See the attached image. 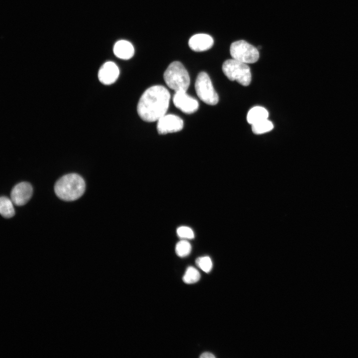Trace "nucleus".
Wrapping results in <instances>:
<instances>
[{
    "label": "nucleus",
    "instance_id": "1",
    "mask_svg": "<svg viewBox=\"0 0 358 358\" xmlns=\"http://www.w3.org/2000/svg\"><path fill=\"white\" fill-rule=\"evenodd\" d=\"M170 93L164 86L156 85L147 89L139 100L137 110L140 117L148 122L157 121L166 114Z\"/></svg>",
    "mask_w": 358,
    "mask_h": 358
},
{
    "label": "nucleus",
    "instance_id": "2",
    "mask_svg": "<svg viewBox=\"0 0 358 358\" xmlns=\"http://www.w3.org/2000/svg\"><path fill=\"white\" fill-rule=\"evenodd\" d=\"M86 184L78 174H69L62 177L56 182L54 191L57 196L65 201H74L84 193Z\"/></svg>",
    "mask_w": 358,
    "mask_h": 358
},
{
    "label": "nucleus",
    "instance_id": "3",
    "mask_svg": "<svg viewBox=\"0 0 358 358\" xmlns=\"http://www.w3.org/2000/svg\"><path fill=\"white\" fill-rule=\"evenodd\" d=\"M164 79L167 85L177 91H186L190 84L189 74L179 61L171 63L164 74Z\"/></svg>",
    "mask_w": 358,
    "mask_h": 358
},
{
    "label": "nucleus",
    "instance_id": "4",
    "mask_svg": "<svg viewBox=\"0 0 358 358\" xmlns=\"http://www.w3.org/2000/svg\"><path fill=\"white\" fill-rule=\"evenodd\" d=\"M222 69L224 75L230 81H236L244 86L250 85L252 76L247 64L234 59H228L223 63Z\"/></svg>",
    "mask_w": 358,
    "mask_h": 358
},
{
    "label": "nucleus",
    "instance_id": "5",
    "mask_svg": "<svg viewBox=\"0 0 358 358\" xmlns=\"http://www.w3.org/2000/svg\"><path fill=\"white\" fill-rule=\"evenodd\" d=\"M195 90L198 97L204 103L211 105L218 102L219 98L208 74L200 72L195 83Z\"/></svg>",
    "mask_w": 358,
    "mask_h": 358
},
{
    "label": "nucleus",
    "instance_id": "6",
    "mask_svg": "<svg viewBox=\"0 0 358 358\" xmlns=\"http://www.w3.org/2000/svg\"><path fill=\"white\" fill-rule=\"evenodd\" d=\"M230 52L233 59L246 64L254 63L259 58V52L257 48L244 40L232 43L230 46Z\"/></svg>",
    "mask_w": 358,
    "mask_h": 358
},
{
    "label": "nucleus",
    "instance_id": "7",
    "mask_svg": "<svg viewBox=\"0 0 358 358\" xmlns=\"http://www.w3.org/2000/svg\"><path fill=\"white\" fill-rule=\"evenodd\" d=\"M183 127V121L174 114H165L158 121L157 129L159 134H166L180 131Z\"/></svg>",
    "mask_w": 358,
    "mask_h": 358
},
{
    "label": "nucleus",
    "instance_id": "8",
    "mask_svg": "<svg viewBox=\"0 0 358 358\" xmlns=\"http://www.w3.org/2000/svg\"><path fill=\"white\" fill-rule=\"evenodd\" d=\"M175 106L186 114H192L198 108L197 100L189 96L185 91L175 92L173 98Z\"/></svg>",
    "mask_w": 358,
    "mask_h": 358
},
{
    "label": "nucleus",
    "instance_id": "9",
    "mask_svg": "<svg viewBox=\"0 0 358 358\" xmlns=\"http://www.w3.org/2000/svg\"><path fill=\"white\" fill-rule=\"evenodd\" d=\"M32 192V187L29 183L27 182L18 183L11 191V200L16 205H23L30 199Z\"/></svg>",
    "mask_w": 358,
    "mask_h": 358
},
{
    "label": "nucleus",
    "instance_id": "10",
    "mask_svg": "<svg viewBox=\"0 0 358 358\" xmlns=\"http://www.w3.org/2000/svg\"><path fill=\"white\" fill-rule=\"evenodd\" d=\"M119 73L116 64L113 62L108 61L104 63L99 69L98 78L102 84L111 85L117 80Z\"/></svg>",
    "mask_w": 358,
    "mask_h": 358
},
{
    "label": "nucleus",
    "instance_id": "11",
    "mask_svg": "<svg viewBox=\"0 0 358 358\" xmlns=\"http://www.w3.org/2000/svg\"><path fill=\"white\" fill-rule=\"evenodd\" d=\"M213 43L212 37L204 33L195 34L191 37L188 41L190 48L196 52L206 51L212 47Z\"/></svg>",
    "mask_w": 358,
    "mask_h": 358
},
{
    "label": "nucleus",
    "instance_id": "12",
    "mask_svg": "<svg viewBox=\"0 0 358 358\" xmlns=\"http://www.w3.org/2000/svg\"><path fill=\"white\" fill-rule=\"evenodd\" d=\"M115 55L121 59L128 60L131 58L134 54V48L129 41L121 40L116 42L113 47Z\"/></svg>",
    "mask_w": 358,
    "mask_h": 358
},
{
    "label": "nucleus",
    "instance_id": "13",
    "mask_svg": "<svg viewBox=\"0 0 358 358\" xmlns=\"http://www.w3.org/2000/svg\"><path fill=\"white\" fill-rule=\"evenodd\" d=\"M268 112L262 106H256L252 108L247 116L248 122L252 125L261 121L268 119Z\"/></svg>",
    "mask_w": 358,
    "mask_h": 358
},
{
    "label": "nucleus",
    "instance_id": "14",
    "mask_svg": "<svg viewBox=\"0 0 358 358\" xmlns=\"http://www.w3.org/2000/svg\"><path fill=\"white\" fill-rule=\"evenodd\" d=\"M12 200L6 196H1L0 198V213L2 216L9 218L15 214Z\"/></svg>",
    "mask_w": 358,
    "mask_h": 358
},
{
    "label": "nucleus",
    "instance_id": "15",
    "mask_svg": "<svg viewBox=\"0 0 358 358\" xmlns=\"http://www.w3.org/2000/svg\"><path fill=\"white\" fill-rule=\"evenodd\" d=\"M273 128L272 123L268 119L252 125V130L255 134H261L270 131Z\"/></svg>",
    "mask_w": 358,
    "mask_h": 358
},
{
    "label": "nucleus",
    "instance_id": "16",
    "mask_svg": "<svg viewBox=\"0 0 358 358\" xmlns=\"http://www.w3.org/2000/svg\"><path fill=\"white\" fill-rule=\"evenodd\" d=\"M200 278V274L198 270L193 267H189L184 274L182 280L187 284H192L197 282Z\"/></svg>",
    "mask_w": 358,
    "mask_h": 358
},
{
    "label": "nucleus",
    "instance_id": "17",
    "mask_svg": "<svg viewBox=\"0 0 358 358\" xmlns=\"http://www.w3.org/2000/svg\"><path fill=\"white\" fill-rule=\"evenodd\" d=\"M191 250V246L187 240L182 239L178 242L175 251L177 255L180 257H184L188 255Z\"/></svg>",
    "mask_w": 358,
    "mask_h": 358
},
{
    "label": "nucleus",
    "instance_id": "18",
    "mask_svg": "<svg viewBox=\"0 0 358 358\" xmlns=\"http://www.w3.org/2000/svg\"><path fill=\"white\" fill-rule=\"evenodd\" d=\"M195 262L196 265L206 273L210 272L212 268V262L208 256L199 257Z\"/></svg>",
    "mask_w": 358,
    "mask_h": 358
},
{
    "label": "nucleus",
    "instance_id": "19",
    "mask_svg": "<svg viewBox=\"0 0 358 358\" xmlns=\"http://www.w3.org/2000/svg\"><path fill=\"white\" fill-rule=\"evenodd\" d=\"M177 234L179 237L182 239H192L194 237V233L189 227L182 226L178 228Z\"/></svg>",
    "mask_w": 358,
    "mask_h": 358
},
{
    "label": "nucleus",
    "instance_id": "20",
    "mask_svg": "<svg viewBox=\"0 0 358 358\" xmlns=\"http://www.w3.org/2000/svg\"><path fill=\"white\" fill-rule=\"evenodd\" d=\"M201 358H214L215 356L211 353L205 352L201 354L200 356Z\"/></svg>",
    "mask_w": 358,
    "mask_h": 358
}]
</instances>
